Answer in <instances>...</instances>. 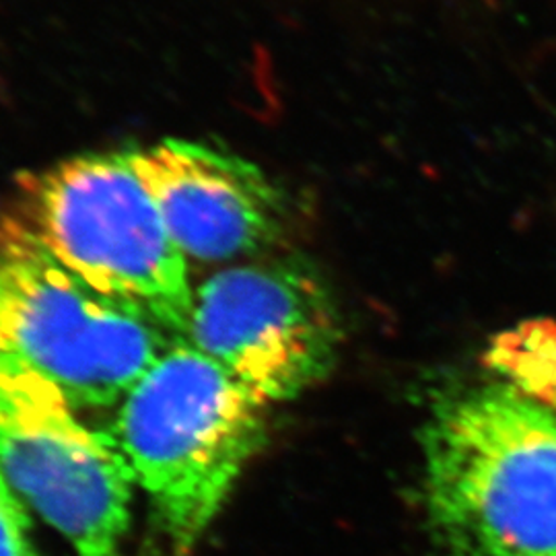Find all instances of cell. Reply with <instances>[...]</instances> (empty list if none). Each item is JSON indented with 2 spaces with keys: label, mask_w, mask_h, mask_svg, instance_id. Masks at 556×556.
<instances>
[{
  "label": "cell",
  "mask_w": 556,
  "mask_h": 556,
  "mask_svg": "<svg viewBox=\"0 0 556 556\" xmlns=\"http://www.w3.org/2000/svg\"><path fill=\"white\" fill-rule=\"evenodd\" d=\"M422 509L441 556H556V406L507 379L431 406Z\"/></svg>",
  "instance_id": "cell-1"
},
{
  "label": "cell",
  "mask_w": 556,
  "mask_h": 556,
  "mask_svg": "<svg viewBox=\"0 0 556 556\" xmlns=\"http://www.w3.org/2000/svg\"><path fill=\"white\" fill-rule=\"evenodd\" d=\"M268 408L184 340L122 397L112 438L174 555H188L219 516L266 439Z\"/></svg>",
  "instance_id": "cell-2"
},
{
  "label": "cell",
  "mask_w": 556,
  "mask_h": 556,
  "mask_svg": "<svg viewBox=\"0 0 556 556\" xmlns=\"http://www.w3.org/2000/svg\"><path fill=\"white\" fill-rule=\"evenodd\" d=\"M2 217L71 273L186 338L188 262L139 178L130 151L59 161L15 179Z\"/></svg>",
  "instance_id": "cell-3"
},
{
  "label": "cell",
  "mask_w": 556,
  "mask_h": 556,
  "mask_svg": "<svg viewBox=\"0 0 556 556\" xmlns=\"http://www.w3.org/2000/svg\"><path fill=\"white\" fill-rule=\"evenodd\" d=\"M139 309L85 282L0 215V355L75 408L118 402L176 342Z\"/></svg>",
  "instance_id": "cell-4"
},
{
  "label": "cell",
  "mask_w": 556,
  "mask_h": 556,
  "mask_svg": "<svg viewBox=\"0 0 556 556\" xmlns=\"http://www.w3.org/2000/svg\"><path fill=\"white\" fill-rule=\"evenodd\" d=\"M0 470L77 556H126L132 470L50 381L0 355Z\"/></svg>",
  "instance_id": "cell-5"
},
{
  "label": "cell",
  "mask_w": 556,
  "mask_h": 556,
  "mask_svg": "<svg viewBox=\"0 0 556 556\" xmlns=\"http://www.w3.org/2000/svg\"><path fill=\"white\" fill-rule=\"evenodd\" d=\"M186 342L273 406L332 371L342 324L312 268L270 260L223 270L194 289Z\"/></svg>",
  "instance_id": "cell-6"
},
{
  "label": "cell",
  "mask_w": 556,
  "mask_h": 556,
  "mask_svg": "<svg viewBox=\"0 0 556 556\" xmlns=\"http://www.w3.org/2000/svg\"><path fill=\"white\" fill-rule=\"evenodd\" d=\"M130 155L186 258L252 256L282 238L285 194L252 161L176 139Z\"/></svg>",
  "instance_id": "cell-7"
},
{
  "label": "cell",
  "mask_w": 556,
  "mask_h": 556,
  "mask_svg": "<svg viewBox=\"0 0 556 556\" xmlns=\"http://www.w3.org/2000/svg\"><path fill=\"white\" fill-rule=\"evenodd\" d=\"M0 556H40L17 491L0 470Z\"/></svg>",
  "instance_id": "cell-8"
}]
</instances>
